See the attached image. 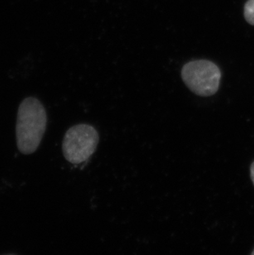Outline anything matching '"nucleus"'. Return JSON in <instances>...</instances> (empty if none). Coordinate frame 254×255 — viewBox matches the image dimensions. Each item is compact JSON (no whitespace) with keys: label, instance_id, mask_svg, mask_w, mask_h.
<instances>
[{"label":"nucleus","instance_id":"obj_1","mask_svg":"<svg viewBox=\"0 0 254 255\" xmlns=\"http://www.w3.org/2000/svg\"><path fill=\"white\" fill-rule=\"evenodd\" d=\"M47 125L46 109L35 98H26L17 112L16 135L17 148L22 154L36 151L41 143Z\"/></svg>","mask_w":254,"mask_h":255},{"label":"nucleus","instance_id":"obj_2","mask_svg":"<svg viewBox=\"0 0 254 255\" xmlns=\"http://www.w3.org/2000/svg\"><path fill=\"white\" fill-rule=\"evenodd\" d=\"M181 75L185 85L198 96H212L218 91L221 70L210 60H193L185 64Z\"/></svg>","mask_w":254,"mask_h":255},{"label":"nucleus","instance_id":"obj_3","mask_svg":"<svg viewBox=\"0 0 254 255\" xmlns=\"http://www.w3.org/2000/svg\"><path fill=\"white\" fill-rule=\"evenodd\" d=\"M99 142V133L94 127L88 124L75 125L65 133L63 154L71 164H81L96 151Z\"/></svg>","mask_w":254,"mask_h":255},{"label":"nucleus","instance_id":"obj_4","mask_svg":"<svg viewBox=\"0 0 254 255\" xmlns=\"http://www.w3.org/2000/svg\"><path fill=\"white\" fill-rule=\"evenodd\" d=\"M245 17L250 24L254 26V0H249L245 6Z\"/></svg>","mask_w":254,"mask_h":255},{"label":"nucleus","instance_id":"obj_5","mask_svg":"<svg viewBox=\"0 0 254 255\" xmlns=\"http://www.w3.org/2000/svg\"><path fill=\"white\" fill-rule=\"evenodd\" d=\"M250 174H251V179H252L254 185V161L253 162L251 167H250Z\"/></svg>","mask_w":254,"mask_h":255},{"label":"nucleus","instance_id":"obj_6","mask_svg":"<svg viewBox=\"0 0 254 255\" xmlns=\"http://www.w3.org/2000/svg\"><path fill=\"white\" fill-rule=\"evenodd\" d=\"M251 255H254V251H253L252 253H251Z\"/></svg>","mask_w":254,"mask_h":255}]
</instances>
